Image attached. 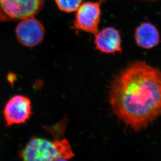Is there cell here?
Masks as SVG:
<instances>
[{
  "label": "cell",
  "mask_w": 161,
  "mask_h": 161,
  "mask_svg": "<svg viewBox=\"0 0 161 161\" xmlns=\"http://www.w3.org/2000/svg\"><path fill=\"white\" fill-rule=\"evenodd\" d=\"M23 161H56L69 160L75 156L71 146L65 139L50 141L33 137L20 152Z\"/></svg>",
  "instance_id": "cell-2"
},
{
  "label": "cell",
  "mask_w": 161,
  "mask_h": 161,
  "mask_svg": "<svg viewBox=\"0 0 161 161\" xmlns=\"http://www.w3.org/2000/svg\"><path fill=\"white\" fill-rule=\"evenodd\" d=\"M32 114L31 101L27 96L16 95L8 101L4 109L6 125L24 124Z\"/></svg>",
  "instance_id": "cell-5"
},
{
  "label": "cell",
  "mask_w": 161,
  "mask_h": 161,
  "mask_svg": "<svg viewBox=\"0 0 161 161\" xmlns=\"http://www.w3.org/2000/svg\"><path fill=\"white\" fill-rule=\"evenodd\" d=\"M109 102L127 125L140 130L161 115V71L144 61L129 64L115 76Z\"/></svg>",
  "instance_id": "cell-1"
},
{
  "label": "cell",
  "mask_w": 161,
  "mask_h": 161,
  "mask_svg": "<svg viewBox=\"0 0 161 161\" xmlns=\"http://www.w3.org/2000/svg\"><path fill=\"white\" fill-rule=\"evenodd\" d=\"M68 161L67 160H65V159H59V160H58L57 161Z\"/></svg>",
  "instance_id": "cell-10"
},
{
  "label": "cell",
  "mask_w": 161,
  "mask_h": 161,
  "mask_svg": "<svg viewBox=\"0 0 161 161\" xmlns=\"http://www.w3.org/2000/svg\"><path fill=\"white\" fill-rule=\"evenodd\" d=\"M95 46L96 50L107 54H115L122 51V39L120 31L113 27L103 28L95 34Z\"/></svg>",
  "instance_id": "cell-7"
},
{
  "label": "cell",
  "mask_w": 161,
  "mask_h": 161,
  "mask_svg": "<svg viewBox=\"0 0 161 161\" xmlns=\"http://www.w3.org/2000/svg\"><path fill=\"white\" fill-rule=\"evenodd\" d=\"M105 0L86 2L76 10L72 28L87 33L96 34L98 31L101 20V6Z\"/></svg>",
  "instance_id": "cell-4"
},
{
  "label": "cell",
  "mask_w": 161,
  "mask_h": 161,
  "mask_svg": "<svg viewBox=\"0 0 161 161\" xmlns=\"http://www.w3.org/2000/svg\"><path fill=\"white\" fill-rule=\"evenodd\" d=\"M45 0H0V22L34 17L42 9Z\"/></svg>",
  "instance_id": "cell-3"
},
{
  "label": "cell",
  "mask_w": 161,
  "mask_h": 161,
  "mask_svg": "<svg viewBox=\"0 0 161 161\" xmlns=\"http://www.w3.org/2000/svg\"><path fill=\"white\" fill-rule=\"evenodd\" d=\"M150 1H154V0H150Z\"/></svg>",
  "instance_id": "cell-11"
},
{
  "label": "cell",
  "mask_w": 161,
  "mask_h": 161,
  "mask_svg": "<svg viewBox=\"0 0 161 161\" xmlns=\"http://www.w3.org/2000/svg\"><path fill=\"white\" fill-rule=\"evenodd\" d=\"M135 40L142 48L151 49L157 46L160 42V36L156 27L149 22L141 24L136 28Z\"/></svg>",
  "instance_id": "cell-8"
},
{
  "label": "cell",
  "mask_w": 161,
  "mask_h": 161,
  "mask_svg": "<svg viewBox=\"0 0 161 161\" xmlns=\"http://www.w3.org/2000/svg\"><path fill=\"white\" fill-rule=\"evenodd\" d=\"M17 40L22 45L33 47L41 43L45 36V28L42 23L34 17L20 20L15 29Z\"/></svg>",
  "instance_id": "cell-6"
},
{
  "label": "cell",
  "mask_w": 161,
  "mask_h": 161,
  "mask_svg": "<svg viewBox=\"0 0 161 161\" xmlns=\"http://www.w3.org/2000/svg\"><path fill=\"white\" fill-rule=\"evenodd\" d=\"M83 0H54L58 8L65 13L74 12L79 8Z\"/></svg>",
  "instance_id": "cell-9"
}]
</instances>
